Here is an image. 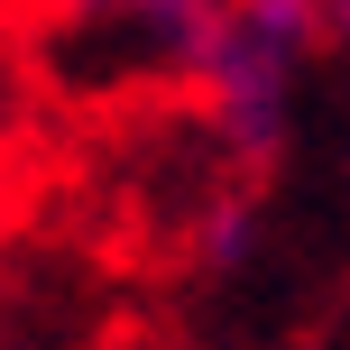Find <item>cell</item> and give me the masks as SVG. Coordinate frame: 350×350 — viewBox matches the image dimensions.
I'll return each mask as SVG.
<instances>
[{
    "label": "cell",
    "instance_id": "obj_1",
    "mask_svg": "<svg viewBox=\"0 0 350 350\" xmlns=\"http://www.w3.org/2000/svg\"><path fill=\"white\" fill-rule=\"evenodd\" d=\"M332 10L323 0H212L203 55H193V92L221 111L230 139H277L286 102H295V74L323 55Z\"/></svg>",
    "mask_w": 350,
    "mask_h": 350
},
{
    "label": "cell",
    "instance_id": "obj_2",
    "mask_svg": "<svg viewBox=\"0 0 350 350\" xmlns=\"http://www.w3.org/2000/svg\"><path fill=\"white\" fill-rule=\"evenodd\" d=\"M212 0H55V65L83 92H139V83H193Z\"/></svg>",
    "mask_w": 350,
    "mask_h": 350
}]
</instances>
